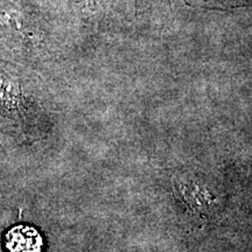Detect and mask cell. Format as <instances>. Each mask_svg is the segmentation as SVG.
Here are the masks:
<instances>
[{
  "instance_id": "2",
  "label": "cell",
  "mask_w": 252,
  "mask_h": 252,
  "mask_svg": "<svg viewBox=\"0 0 252 252\" xmlns=\"http://www.w3.org/2000/svg\"><path fill=\"white\" fill-rule=\"evenodd\" d=\"M6 247L9 252H41L42 238L33 226L18 225L6 235Z\"/></svg>"
},
{
  "instance_id": "1",
  "label": "cell",
  "mask_w": 252,
  "mask_h": 252,
  "mask_svg": "<svg viewBox=\"0 0 252 252\" xmlns=\"http://www.w3.org/2000/svg\"><path fill=\"white\" fill-rule=\"evenodd\" d=\"M175 195L188 214L200 219L216 215L220 209V194L206 180L185 176L175 182Z\"/></svg>"
}]
</instances>
